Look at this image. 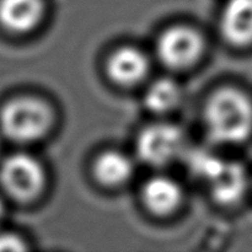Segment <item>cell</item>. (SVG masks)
Returning <instances> with one entry per match:
<instances>
[{"label": "cell", "instance_id": "obj_5", "mask_svg": "<svg viewBox=\"0 0 252 252\" xmlns=\"http://www.w3.org/2000/svg\"><path fill=\"white\" fill-rule=\"evenodd\" d=\"M203 42L194 30L186 26H174L160 34L157 52L160 62L167 68L184 69L199 58Z\"/></svg>", "mask_w": 252, "mask_h": 252}, {"label": "cell", "instance_id": "obj_13", "mask_svg": "<svg viewBox=\"0 0 252 252\" xmlns=\"http://www.w3.org/2000/svg\"><path fill=\"white\" fill-rule=\"evenodd\" d=\"M26 245L14 234H0V251H24Z\"/></svg>", "mask_w": 252, "mask_h": 252}, {"label": "cell", "instance_id": "obj_8", "mask_svg": "<svg viewBox=\"0 0 252 252\" xmlns=\"http://www.w3.org/2000/svg\"><path fill=\"white\" fill-rule=\"evenodd\" d=\"M106 68L108 76L115 83L129 86L143 80L149 69V62L138 48L121 47L111 54Z\"/></svg>", "mask_w": 252, "mask_h": 252}, {"label": "cell", "instance_id": "obj_4", "mask_svg": "<svg viewBox=\"0 0 252 252\" xmlns=\"http://www.w3.org/2000/svg\"><path fill=\"white\" fill-rule=\"evenodd\" d=\"M184 144V134L179 127L170 123H157L139 133L137 153L145 164L164 166L181 154Z\"/></svg>", "mask_w": 252, "mask_h": 252}, {"label": "cell", "instance_id": "obj_12", "mask_svg": "<svg viewBox=\"0 0 252 252\" xmlns=\"http://www.w3.org/2000/svg\"><path fill=\"white\" fill-rule=\"evenodd\" d=\"M181 97L179 85L172 79H158L150 84L144 95V103L152 112L165 113L176 107Z\"/></svg>", "mask_w": 252, "mask_h": 252}, {"label": "cell", "instance_id": "obj_9", "mask_svg": "<svg viewBox=\"0 0 252 252\" xmlns=\"http://www.w3.org/2000/svg\"><path fill=\"white\" fill-rule=\"evenodd\" d=\"M43 0H0V24L16 33L31 31L43 16Z\"/></svg>", "mask_w": 252, "mask_h": 252}, {"label": "cell", "instance_id": "obj_1", "mask_svg": "<svg viewBox=\"0 0 252 252\" xmlns=\"http://www.w3.org/2000/svg\"><path fill=\"white\" fill-rule=\"evenodd\" d=\"M209 137L220 144H239L252 132V102L241 91L224 88L209 97L204 110Z\"/></svg>", "mask_w": 252, "mask_h": 252}, {"label": "cell", "instance_id": "obj_6", "mask_svg": "<svg viewBox=\"0 0 252 252\" xmlns=\"http://www.w3.org/2000/svg\"><path fill=\"white\" fill-rule=\"evenodd\" d=\"M214 199L221 204H233L243 198L248 187V175L243 165L217 158L203 177Z\"/></svg>", "mask_w": 252, "mask_h": 252}, {"label": "cell", "instance_id": "obj_2", "mask_svg": "<svg viewBox=\"0 0 252 252\" xmlns=\"http://www.w3.org/2000/svg\"><path fill=\"white\" fill-rule=\"evenodd\" d=\"M52 123L48 106L38 98L17 97L5 103L0 112V128L9 139L32 143L41 139Z\"/></svg>", "mask_w": 252, "mask_h": 252}, {"label": "cell", "instance_id": "obj_3", "mask_svg": "<svg viewBox=\"0 0 252 252\" xmlns=\"http://www.w3.org/2000/svg\"><path fill=\"white\" fill-rule=\"evenodd\" d=\"M44 170L41 162L27 154H14L0 167V182L5 191L17 201H31L44 186Z\"/></svg>", "mask_w": 252, "mask_h": 252}, {"label": "cell", "instance_id": "obj_7", "mask_svg": "<svg viewBox=\"0 0 252 252\" xmlns=\"http://www.w3.org/2000/svg\"><path fill=\"white\" fill-rule=\"evenodd\" d=\"M220 30L229 43H252V0H228L220 16Z\"/></svg>", "mask_w": 252, "mask_h": 252}, {"label": "cell", "instance_id": "obj_10", "mask_svg": "<svg viewBox=\"0 0 252 252\" xmlns=\"http://www.w3.org/2000/svg\"><path fill=\"white\" fill-rule=\"evenodd\" d=\"M143 199L145 206L154 213L169 214L181 203V187L170 177H152L143 187Z\"/></svg>", "mask_w": 252, "mask_h": 252}, {"label": "cell", "instance_id": "obj_11", "mask_svg": "<svg viewBox=\"0 0 252 252\" xmlns=\"http://www.w3.org/2000/svg\"><path fill=\"white\" fill-rule=\"evenodd\" d=\"M134 166L127 155L120 152L102 153L96 159L94 172L98 181L105 186H121L132 177Z\"/></svg>", "mask_w": 252, "mask_h": 252}, {"label": "cell", "instance_id": "obj_14", "mask_svg": "<svg viewBox=\"0 0 252 252\" xmlns=\"http://www.w3.org/2000/svg\"><path fill=\"white\" fill-rule=\"evenodd\" d=\"M4 213H5V207L4 204H2L1 199H0V220H1L2 217H4Z\"/></svg>", "mask_w": 252, "mask_h": 252}]
</instances>
